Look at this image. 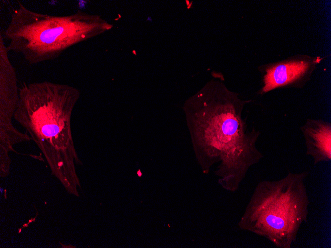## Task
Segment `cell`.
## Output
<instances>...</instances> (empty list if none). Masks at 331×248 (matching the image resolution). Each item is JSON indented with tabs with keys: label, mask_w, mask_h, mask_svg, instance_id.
I'll list each match as a JSON object with an SVG mask.
<instances>
[{
	"label": "cell",
	"mask_w": 331,
	"mask_h": 248,
	"mask_svg": "<svg viewBox=\"0 0 331 248\" xmlns=\"http://www.w3.org/2000/svg\"><path fill=\"white\" fill-rule=\"evenodd\" d=\"M216 78L191 100L193 110L209 120L206 121L209 126L206 125L198 135L201 136L197 138V146L209 154L212 164L219 163L215 173L220 184L234 192L249 168L263 157L256 147L261 133L255 128L249 130L242 117L246 101L229 90L221 76L219 80Z\"/></svg>",
	"instance_id": "obj_1"
},
{
	"label": "cell",
	"mask_w": 331,
	"mask_h": 248,
	"mask_svg": "<svg viewBox=\"0 0 331 248\" xmlns=\"http://www.w3.org/2000/svg\"><path fill=\"white\" fill-rule=\"evenodd\" d=\"M308 171H289L278 180L256 185L239 227L262 236L279 248H291L302 225L307 222L310 199Z\"/></svg>",
	"instance_id": "obj_2"
},
{
	"label": "cell",
	"mask_w": 331,
	"mask_h": 248,
	"mask_svg": "<svg viewBox=\"0 0 331 248\" xmlns=\"http://www.w3.org/2000/svg\"><path fill=\"white\" fill-rule=\"evenodd\" d=\"M96 21L79 13L53 15L37 12L19 2L8 25L0 33L8 42L9 52L20 55L33 65L56 59L94 31L110 28L105 23Z\"/></svg>",
	"instance_id": "obj_3"
},
{
	"label": "cell",
	"mask_w": 331,
	"mask_h": 248,
	"mask_svg": "<svg viewBox=\"0 0 331 248\" xmlns=\"http://www.w3.org/2000/svg\"><path fill=\"white\" fill-rule=\"evenodd\" d=\"M306 154L314 165L331 160V123L321 119L308 118L300 127Z\"/></svg>",
	"instance_id": "obj_4"
},
{
	"label": "cell",
	"mask_w": 331,
	"mask_h": 248,
	"mask_svg": "<svg viewBox=\"0 0 331 248\" xmlns=\"http://www.w3.org/2000/svg\"><path fill=\"white\" fill-rule=\"evenodd\" d=\"M309 63L304 61L290 62L268 68L263 77L264 85L260 93L305 82L309 78Z\"/></svg>",
	"instance_id": "obj_5"
}]
</instances>
